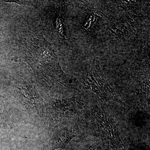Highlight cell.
<instances>
[{"label": "cell", "instance_id": "6", "mask_svg": "<svg viewBox=\"0 0 150 150\" xmlns=\"http://www.w3.org/2000/svg\"><path fill=\"white\" fill-rule=\"evenodd\" d=\"M83 83L87 88L93 91L100 97L118 102V98L107 81L99 75L88 73L85 77Z\"/></svg>", "mask_w": 150, "mask_h": 150}, {"label": "cell", "instance_id": "1", "mask_svg": "<svg viewBox=\"0 0 150 150\" xmlns=\"http://www.w3.org/2000/svg\"><path fill=\"white\" fill-rule=\"evenodd\" d=\"M23 54L38 79L48 88L67 82L56 55L43 35H33L28 40Z\"/></svg>", "mask_w": 150, "mask_h": 150}, {"label": "cell", "instance_id": "7", "mask_svg": "<svg viewBox=\"0 0 150 150\" xmlns=\"http://www.w3.org/2000/svg\"><path fill=\"white\" fill-rule=\"evenodd\" d=\"M13 121L8 111L7 103L4 97L0 95V133H6L13 127Z\"/></svg>", "mask_w": 150, "mask_h": 150}, {"label": "cell", "instance_id": "2", "mask_svg": "<svg viewBox=\"0 0 150 150\" xmlns=\"http://www.w3.org/2000/svg\"><path fill=\"white\" fill-rule=\"evenodd\" d=\"M14 100L29 117L37 115L43 120L45 117L44 99L31 79L25 76L16 75L13 78Z\"/></svg>", "mask_w": 150, "mask_h": 150}, {"label": "cell", "instance_id": "4", "mask_svg": "<svg viewBox=\"0 0 150 150\" xmlns=\"http://www.w3.org/2000/svg\"><path fill=\"white\" fill-rule=\"evenodd\" d=\"M91 126L95 134L110 147L122 150L124 145L114 123L104 109L96 105L92 111Z\"/></svg>", "mask_w": 150, "mask_h": 150}, {"label": "cell", "instance_id": "3", "mask_svg": "<svg viewBox=\"0 0 150 150\" xmlns=\"http://www.w3.org/2000/svg\"><path fill=\"white\" fill-rule=\"evenodd\" d=\"M42 97L45 108L43 125L44 131H48L66 118L77 117L83 108L81 97L57 99L51 97L47 93H43Z\"/></svg>", "mask_w": 150, "mask_h": 150}, {"label": "cell", "instance_id": "5", "mask_svg": "<svg viewBox=\"0 0 150 150\" xmlns=\"http://www.w3.org/2000/svg\"><path fill=\"white\" fill-rule=\"evenodd\" d=\"M76 137V131L72 126H57L54 129L53 136L42 150L65 149L72 139Z\"/></svg>", "mask_w": 150, "mask_h": 150}, {"label": "cell", "instance_id": "8", "mask_svg": "<svg viewBox=\"0 0 150 150\" xmlns=\"http://www.w3.org/2000/svg\"><path fill=\"white\" fill-rule=\"evenodd\" d=\"M4 2H14L17 3V4H21V3L20 2V1H4Z\"/></svg>", "mask_w": 150, "mask_h": 150}]
</instances>
